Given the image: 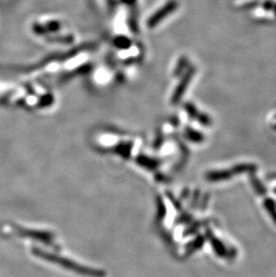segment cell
<instances>
[{
    "label": "cell",
    "instance_id": "7a4b0ae2",
    "mask_svg": "<svg viewBox=\"0 0 276 277\" xmlns=\"http://www.w3.org/2000/svg\"><path fill=\"white\" fill-rule=\"evenodd\" d=\"M33 253L35 254L36 256H39L40 258H43V259H47L49 261L58 263L62 267L67 268V269L74 270L75 272L83 274V275H87V276H91V277H103V273L98 272L96 270H93V269H89V268H84V267H80V266L75 265V263L72 262V261L61 259L59 257H56V256H54L52 254L51 255V254L46 253V252H43V251L37 250V249H34Z\"/></svg>",
    "mask_w": 276,
    "mask_h": 277
},
{
    "label": "cell",
    "instance_id": "277c9868",
    "mask_svg": "<svg viewBox=\"0 0 276 277\" xmlns=\"http://www.w3.org/2000/svg\"><path fill=\"white\" fill-rule=\"evenodd\" d=\"M176 6H177V4L173 1V2H168L167 5H164L162 8L157 10L155 14L151 15L150 18L148 19V22H147L148 28H155L160 23H162L164 21L165 17H167L168 14L175 10Z\"/></svg>",
    "mask_w": 276,
    "mask_h": 277
},
{
    "label": "cell",
    "instance_id": "52a82bcc",
    "mask_svg": "<svg viewBox=\"0 0 276 277\" xmlns=\"http://www.w3.org/2000/svg\"><path fill=\"white\" fill-rule=\"evenodd\" d=\"M206 242V238L204 236H197L196 240L192 241V243L187 247V254H192L197 251L199 249H201L202 247L205 245Z\"/></svg>",
    "mask_w": 276,
    "mask_h": 277
},
{
    "label": "cell",
    "instance_id": "8fae6325",
    "mask_svg": "<svg viewBox=\"0 0 276 277\" xmlns=\"http://www.w3.org/2000/svg\"></svg>",
    "mask_w": 276,
    "mask_h": 277
},
{
    "label": "cell",
    "instance_id": "ba28073f",
    "mask_svg": "<svg viewBox=\"0 0 276 277\" xmlns=\"http://www.w3.org/2000/svg\"><path fill=\"white\" fill-rule=\"evenodd\" d=\"M186 136L187 139H189L193 143H202L205 139L203 134L191 128H187L186 130Z\"/></svg>",
    "mask_w": 276,
    "mask_h": 277
},
{
    "label": "cell",
    "instance_id": "6da1fadb",
    "mask_svg": "<svg viewBox=\"0 0 276 277\" xmlns=\"http://www.w3.org/2000/svg\"><path fill=\"white\" fill-rule=\"evenodd\" d=\"M257 170L258 166L254 164H239L229 169L211 170L206 174V179L209 182H221L232 179L237 175L256 173Z\"/></svg>",
    "mask_w": 276,
    "mask_h": 277
},
{
    "label": "cell",
    "instance_id": "9c48e42d",
    "mask_svg": "<svg viewBox=\"0 0 276 277\" xmlns=\"http://www.w3.org/2000/svg\"><path fill=\"white\" fill-rule=\"evenodd\" d=\"M267 179H270V180H271V179H276V172L270 174V175L268 176V178H267Z\"/></svg>",
    "mask_w": 276,
    "mask_h": 277
},
{
    "label": "cell",
    "instance_id": "3957f363",
    "mask_svg": "<svg viewBox=\"0 0 276 277\" xmlns=\"http://www.w3.org/2000/svg\"><path fill=\"white\" fill-rule=\"evenodd\" d=\"M206 238L209 240L212 248L214 249L215 253L221 259H227L229 260L235 259L237 256V250L236 249H231L229 250L224 243L216 237L213 230L210 228H207L206 230Z\"/></svg>",
    "mask_w": 276,
    "mask_h": 277
},
{
    "label": "cell",
    "instance_id": "30bf717a",
    "mask_svg": "<svg viewBox=\"0 0 276 277\" xmlns=\"http://www.w3.org/2000/svg\"><path fill=\"white\" fill-rule=\"evenodd\" d=\"M275 193H276V188H275Z\"/></svg>",
    "mask_w": 276,
    "mask_h": 277
},
{
    "label": "cell",
    "instance_id": "8992f818",
    "mask_svg": "<svg viewBox=\"0 0 276 277\" xmlns=\"http://www.w3.org/2000/svg\"><path fill=\"white\" fill-rule=\"evenodd\" d=\"M264 207L267 211L268 215L270 216L272 220L276 224V203L274 199H272L270 197H267L264 200Z\"/></svg>",
    "mask_w": 276,
    "mask_h": 277
},
{
    "label": "cell",
    "instance_id": "5b68a950",
    "mask_svg": "<svg viewBox=\"0 0 276 277\" xmlns=\"http://www.w3.org/2000/svg\"><path fill=\"white\" fill-rule=\"evenodd\" d=\"M249 179H250V182H251L252 188H254L255 192L257 193L259 196L267 195V188L264 186V184L261 182V180L256 176V173L249 174Z\"/></svg>",
    "mask_w": 276,
    "mask_h": 277
}]
</instances>
